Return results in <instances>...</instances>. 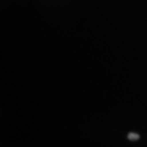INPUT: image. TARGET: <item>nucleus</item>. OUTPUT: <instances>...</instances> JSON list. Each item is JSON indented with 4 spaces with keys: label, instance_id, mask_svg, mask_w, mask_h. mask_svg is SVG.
Instances as JSON below:
<instances>
[{
    "label": "nucleus",
    "instance_id": "nucleus-1",
    "mask_svg": "<svg viewBox=\"0 0 147 147\" xmlns=\"http://www.w3.org/2000/svg\"><path fill=\"white\" fill-rule=\"evenodd\" d=\"M127 138H129V140H132V141H136V140L140 138V135L136 134V133H129Z\"/></svg>",
    "mask_w": 147,
    "mask_h": 147
}]
</instances>
